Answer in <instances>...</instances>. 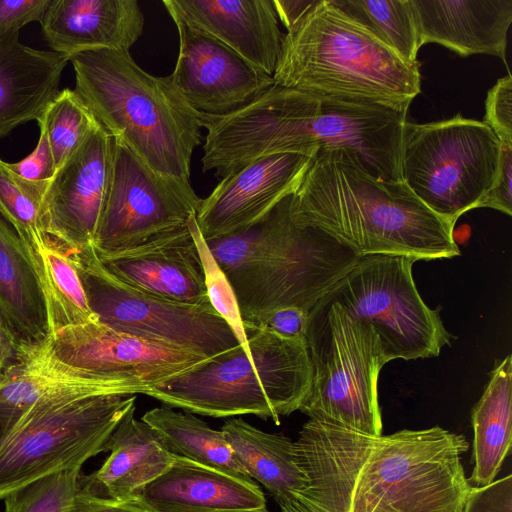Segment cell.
<instances>
[{
    "instance_id": "836d02e7",
    "label": "cell",
    "mask_w": 512,
    "mask_h": 512,
    "mask_svg": "<svg viewBox=\"0 0 512 512\" xmlns=\"http://www.w3.org/2000/svg\"><path fill=\"white\" fill-rule=\"evenodd\" d=\"M501 143L512 144V77L498 79L487 92L483 121Z\"/></svg>"
},
{
    "instance_id": "e0dca14e",
    "label": "cell",
    "mask_w": 512,
    "mask_h": 512,
    "mask_svg": "<svg viewBox=\"0 0 512 512\" xmlns=\"http://www.w3.org/2000/svg\"><path fill=\"white\" fill-rule=\"evenodd\" d=\"M97 256L110 274L135 290L179 303L211 305L188 226L126 251Z\"/></svg>"
},
{
    "instance_id": "7bdbcfd3",
    "label": "cell",
    "mask_w": 512,
    "mask_h": 512,
    "mask_svg": "<svg viewBox=\"0 0 512 512\" xmlns=\"http://www.w3.org/2000/svg\"><path fill=\"white\" fill-rule=\"evenodd\" d=\"M245 512H270L267 508H263L260 510H253V511H245Z\"/></svg>"
},
{
    "instance_id": "f546056e",
    "label": "cell",
    "mask_w": 512,
    "mask_h": 512,
    "mask_svg": "<svg viewBox=\"0 0 512 512\" xmlns=\"http://www.w3.org/2000/svg\"><path fill=\"white\" fill-rule=\"evenodd\" d=\"M37 122L46 132L57 169L98 124L79 95L71 89L59 91Z\"/></svg>"
},
{
    "instance_id": "8fae6325",
    "label": "cell",
    "mask_w": 512,
    "mask_h": 512,
    "mask_svg": "<svg viewBox=\"0 0 512 512\" xmlns=\"http://www.w3.org/2000/svg\"><path fill=\"white\" fill-rule=\"evenodd\" d=\"M98 321L121 332L214 358L240 345L211 305L162 299L110 274L93 245L67 252Z\"/></svg>"
},
{
    "instance_id": "603a6c76",
    "label": "cell",
    "mask_w": 512,
    "mask_h": 512,
    "mask_svg": "<svg viewBox=\"0 0 512 512\" xmlns=\"http://www.w3.org/2000/svg\"><path fill=\"white\" fill-rule=\"evenodd\" d=\"M68 58L22 44L19 31L0 33V138L38 121L59 93Z\"/></svg>"
},
{
    "instance_id": "d4e9b609",
    "label": "cell",
    "mask_w": 512,
    "mask_h": 512,
    "mask_svg": "<svg viewBox=\"0 0 512 512\" xmlns=\"http://www.w3.org/2000/svg\"><path fill=\"white\" fill-rule=\"evenodd\" d=\"M221 431L250 478L260 482L276 501L309 486L291 439L264 432L241 418L226 421Z\"/></svg>"
},
{
    "instance_id": "2e32d148",
    "label": "cell",
    "mask_w": 512,
    "mask_h": 512,
    "mask_svg": "<svg viewBox=\"0 0 512 512\" xmlns=\"http://www.w3.org/2000/svg\"><path fill=\"white\" fill-rule=\"evenodd\" d=\"M311 159L297 153L274 154L220 179L201 198L195 215L204 239L240 233L261 222L295 192Z\"/></svg>"
},
{
    "instance_id": "e575fe53",
    "label": "cell",
    "mask_w": 512,
    "mask_h": 512,
    "mask_svg": "<svg viewBox=\"0 0 512 512\" xmlns=\"http://www.w3.org/2000/svg\"><path fill=\"white\" fill-rule=\"evenodd\" d=\"M462 512H512L511 475L486 486H472Z\"/></svg>"
},
{
    "instance_id": "8992f818",
    "label": "cell",
    "mask_w": 512,
    "mask_h": 512,
    "mask_svg": "<svg viewBox=\"0 0 512 512\" xmlns=\"http://www.w3.org/2000/svg\"><path fill=\"white\" fill-rule=\"evenodd\" d=\"M250 353L238 345L145 395L211 417L255 415L280 423L299 410L311 384L306 339H287L244 323Z\"/></svg>"
},
{
    "instance_id": "d6a6232c",
    "label": "cell",
    "mask_w": 512,
    "mask_h": 512,
    "mask_svg": "<svg viewBox=\"0 0 512 512\" xmlns=\"http://www.w3.org/2000/svg\"><path fill=\"white\" fill-rule=\"evenodd\" d=\"M188 228L199 252L208 300L213 309L229 325L239 344L246 352L250 353L245 326L234 289L212 255L197 225L195 216L189 219Z\"/></svg>"
},
{
    "instance_id": "5b68a950",
    "label": "cell",
    "mask_w": 512,
    "mask_h": 512,
    "mask_svg": "<svg viewBox=\"0 0 512 512\" xmlns=\"http://www.w3.org/2000/svg\"><path fill=\"white\" fill-rule=\"evenodd\" d=\"M274 83L308 93L408 111L421 91L410 64L332 0H317L285 33Z\"/></svg>"
},
{
    "instance_id": "b9f144b4",
    "label": "cell",
    "mask_w": 512,
    "mask_h": 512,
    "mask_svg": "<svg viewBox=\"0 0 512 512\" xmlns=\"http://www.w3.org/2000/svg\"><path fill=\"white\" fill-rule=\"evenodd\" d=\"M18 344L14 333L0 311V373L15 361Z\"/></svg>"
},
{
    "instance_id": "4316f807",
    "label": "cell",
    "mask_w": 512,
    "mask_h": 512,
    "mask_svg": "<svg viewBox=\"0 0 512 512\" xmlns=\"http://www.w3.org/2000/svg\"><path fill=\"white\" fill-rule=\"evenodd\" d=\"M141 420L154 429L171 454L244 481H254L235 457L223 432L212 429L193 413L156 407L147 411Z\"/></svg>"
},
{
    "instance_id": "ab89813d",
    "label": "cell",
    "mask_w": 512,
    "mask_h": 512,
    "mask_svg": "<svg viewBox=\"0 0 512 512\" xmlns=\"http://www.w3.org/2000/svg\"><path fill=\"white\" fill-rule=\"evenodd\" d=\"M72 512H151L137 499L116 501L96 497L79 489L75 495Z\"/></svg>"
},
{
    "instance_id": "5bb4252c",
    "label": "cell",
    "mask_w": 512,
    "mask_h": 512,
    "mask_svg": "<svg viewBox=\"0 0 512 512\" xmlns=\"http://www.w3.org/2000/svg\"><path fill=\"white\" fill-rule=\"evenodd\" d=\"M112 146L113 137L98 123L48 183L41 228L64 251L93 245L109 188Z\"/></svg>"
},
{
    "instance_id": "9a60e30c",
    "label": "cell",
    "mask_w": 512,
    "mask_h": 512,
    "mask_svg": "<svg viewBox=\"0 0 512 512\" xmlns=\"http://www.w3.org/2000/svg\"><path fill=\"white\" fill-rule=\"evenodd\" d=\"M179 35V52L170 74L175 86L196 111L233 113L261 96L274 79L229 47L171 17Z\"/></svg>"
},
{
    "instance_id": "44dd1931",
    "label": "cell",
    "mask_w": 512,
    "mask_h": 512,
    "mask_svg": "<svg viewBox=\"0 0 512 512\" xmlns=\"http://www.w3.org/2000/svg\"><path fill=\"white\" fill-rule=\"evenodd\" d=\"M420 45L436 43L468 57L487 54L506 63L512 0H411Z\"/></svg>"
},
{
    "instance_id": "8d00e7d4",
    "label": "cell",
    "mask_w": 512,
    "mask_h": 512,
    "mask_svg": "<svg viewBox=\"0 0 512 512\" xmlns=\"http://www.w3.org/2000/svg\"><path fill=\"white\" fill-rule=\"evenodd\" d=\"M477 208H491L512 215V144L501 143L497 173Z\"/></svg>"
},
{
    "instance_id": "7402d4cb",
    "label": "cell",
    "mask_w": 512,
    "mask_h": 512,
    "mask_svg": "<svg viewBox=\"0 0 512 512\" xmlns=\"http://www.w3.org/2000/svg\"><path fill=\"white\" fill-rule=\"evenodd\" d=\"M135 409L134 405L126 412L106 440L103 452L111 453L103 465L80 476L81 491L116 501L135 500L172 464L174 455L150 425L135 418Z\"/></svg>"
},
{
    "instance_id": "3957f363",
    "label": "cell",
    "mask_w": 512,
    "mask_h": 512,
    "mask_svg": "<svg viewBox=\"0 0 512 512\" xmlns=\"http://www.w3.org/2000/svg\"><path fill=\"white\" fill-rule=\"evenodd\" d=\"M289 201L290 196L243 232L206 240L234 289L244 323L284 307L309 314L360 259L324 231L295 224Z\"/></svg>"
},
{
    "instance_id": "ac0fdd59",
    "label": "cell",
    "mask_w": 512,
    "mask_h": 512,
    "mask_svg": "<svg viewBox=\"0 0 512 512\" xmlns=\"http://www.w3.org/2000/svg\"><path fill=\"white\" fill-rule=\"evenodd\" d=\"M171 17L220 41L273 76L284 35L273 0H163Z\"/></svg>"
},
{
    "instance_id": "4dcf8cb0",
    "label": "cell",
    "mask_w": 512,
    "mask_h": 512,
    "mask_svg": "<svg viewBox=\"0 0 512 512\" xmlns=\"http://www.w3.org/2000/svg\"><path fill=\"white\" fill-rule=\"evenodd\" d=\"M49 182L22 179L0 159V215L16 230L30 248L44 235L40 206Z\"/></svg>"
},
{
    "instance_id": "7c38bea8",
    "label": "cell",
    "mask_w": 512,
    "mask_h": 512,
    "mask_svg": "<svg viewBox=\"0 0 512 512\" xmlns=\"http://www.w3.org/2000/svg\"><path fill=\"white\" fill-rule=\"evenodd\" d=\"M201 198L190 182L159 174L113 138L111 176L93 247L126 251L186 228Z\"/></svg>"
},
{
    "instance_id": "ffe728a7",
    "label": "cell",
    "mask_w": 512,
    "mask_h": 512,
    "mask_svg": "<svg viewBox=\"0 0 512 512\" xmlns=\"http://www.w3.org/2000/svg\"><path fill=\"white\" fill-rule=\"evenodd\" d=\"M136 499L151 512H245L266 508L264 494L254 481L176 455Z\"/></svg>"
},
{
    "instance_id": "1f68e13d",
    "label": "cell",
    "mask_w": 512,
    "mask_h": 512,
    "mask_svg": "<svg viewBox=\"0 0 512 512\" xmlns=\"http://www.w3.org/2000/svg\"><path fill=\"white\" fill-rule=\"evenodd\" d=\"M81 468L52 473L3 497L4 512H72Z\"/></svg>"
},
{
    "instance_id": "6da1fadb",
    "label": "cell",
    "mask_w": 512,
    "mask_h": 512,
    "mask_svg": "<svg viewBox=\"0 0 512 512\" xmlns=\"http://www.w3.org/2000/svg\"><path fill=\"white\" fill-rule=\"evenodd\" d=\"M309 486L331 512H462L469 443L439 426L372 436L310 419L295 442Z\"/></svg>"
},
{
    "instance_id": "74e56055",
    "label": "cell",
    "mask_w": 512,
    "mask_h": 512,
    "mask_svg": "<svg viewBox=\"0 0 512 512\" xmlns=\"http://www.w3.org/2000/svg\"><path fill=\"white\" fill-rule=\"evenodd\" d=\"M50 0H0V33L19 31L30 22H41Z\"/></svg>"
},
{
    "instance_id": "f1b7e54d",
    "label": "cell",
    "mask_w": 512,
    "mask_h": 512,
    "mask_svg": "<svg viewBox=\"0 0 512 512\" xmlns=\"http://www.w3.org/2000/svg\"><path fill=\"white\" fill-rule=\"evenodd\" d=\"M405 62L417 63L421 47L411 0H332Z\"/></svg>"
},
{
    "instance_id": "277c9868",
    "label": "cell",
    "mask_w": 512,
    "mask_h": 512,
    "mask_svg": "<svg viewBox=\"0 0 512 512\" xmlns=\"http://www.w3.org/2000/svg\"><path fill=\"white\" fill-rule=\"evenodd\" d=\"M69 61L74 91L98 123L154 171L190 182L192 154L201 143L200 112L171 76L149 74L127 50L89 51Z\"/></svg>"
},
{
    "instance_id": "d590c367",
    "label": "cell",
    "mask_w": 512,
    "mask_h": 512,
    "mask_svg": "<svg viewBox=\"0 0 512 512\" xmlns=\"http://www.w3.org/2000/svg\"><path fill=\"white\" fill-rule=\"evenodd\" d=\"M35 149L25 158L8 163L11 171L24 180L36 183L49 182L55 175L57 168L46 132L42 126Z\"/></svg>"
},
{
    "instance_id": "d6986e66",
    "label": "cell",
    "mask_w": 512,
    "mask_h": 512,
    "mask_svg": "<svg viewBox=\"0 0 512 512\" xmlns=\"http://www.w3.org/2000/svg\"><path fill=\"white\" fill-rule=\"evenodd\" d=\"M40 23L51 51L70 60L95 50L129 51L144 15L136 0H50Z\"/></svg>"
},
{
    "instance_id": "4fadbf2b",
    "label": "cell",
    "mask_w": 512,
    "mask_h": 512,
    "mask_svg": "<svg viewBox=\"0 0 512 512\" xmlns=\"http://www.w3.org/2000/svg\"><path fill=\"white\" fill-rule=\"evenodd\" d=\"M64 362L146 394L211 358L115 330L100 321L69 326L50 336Z\"/></svg>"
},
{
    "instance_id": "60d3db41",
    "label": "cell",
    "mask_w": 512,
    "mask_h": 512,
    "mask_svg": "<svg viewBox=\"0 0 512 512\" xmlns=\"http://www.w3.org/2000/svg\"><path fill=\"white\" fill-rule=\"evenodd\" d=\"M317 0H273L278 19L289 31Z\"/></svg>"
},
{
    "instance_id": "52a82bcc",
    "label": "cell",
    "mask_w": 512,
    "mask_h": 512,
    "mask_svg": "<svg viewBox=\"0 0 512 512\" xmlns=\"http://www.w3.org/2000/svg\"><path fill=\"white\" fill-rule=\"evenodd\" d=\"M311 384L299 410L310 419L379 436L378 377L388 363L374 327L323 297L310 310Z\"/></svg>"
},
{
    "instance_id": "f35d334b",
    "label": "cell",
    "mask_w": 512,
    "mask_h": 512,
    "mask_svg": "<svg viewBox=\"0 0 512 512\" xmlns=\"http://www.w3.org/2000/svg\"><path fill=\"white\" fill-rule=\"evenodd\" d=\"M252 325L268 330L283 338L305 339L308 313L297 307L279 308Z\"/></svg>"
},
{
    "instance_id": "83f0119b",
    "label": "cell",
    "mask_w": 512,
    "mask_h": 512,
    "mask_svg": "<svg viewBox=\"0 0 512 512\" xmlns=\"http://www.w3.org/2000/svg\"><path fill=\"white\" fill-rule=\"evenodd\" d=\"M29 250L43 292L49 337L63 328L98 320L68 253L45 235Z\"/></svg>"
},
{
    "instance_id": "7a4b0ae2",
    "label": "cell",
    "mask_w": 512,
    "mask_h": 512,
    "mask_svg": "<svg viewBox=\"0 0 512 512\" xmlns=\"http://www.w3.org/2000/svg\"><path fill=\"white\" fill-rule=\"evenodd\" d=\"M289 214L295 224L324 231L359 257L460 255L451 224L403 181L373 176L347 149L318 151L290 196Z\"/></svg>"
},
{
    "instance_id": "9c48e42d",
    "label": "cell",
    "mask_w": 512,
    "mask_h": 512,
    "mask_svg": "<svg viewBox=\"0 0 512 512\" xmlns=\"http://www.w3.org/2000/svg\"><path fill=\"white\" fill-rule=\"evenodd\" d=\"M501 142L484 122L452 118L404 124L401 180L453 227L478 207L497 173Z\"/></svg>"
},
{
    "instance_id": "ba28073f",
    "label": "cell",
    "mask_w": 512,
    "mask_h": 512,
    "mask_svg": "<svg viewBox=\"0 0 512 512\" xmlns=\"http://www.w3.org/2000/svg\"><path fill=\"white\" fill-rule=\"evenodd\" d=\"M136 396L42 398L26 408L0 442V498L43 476L81 468L103 446Z\"/></svg>"
},
{
    "instance_id": "30bf717a",
    "label": "cell",
    "mask_w": 512,
    "mask_h": 512,
    "mask_svg": "<svg viewBox=\"0 0 512 512\" xmlns=\"http://www.w3.org/2000/svg\"><path fill=\"white\" fill-rule=\"evenodd\" d=\"M416 261L402 255L360 257L324 296L374 327L387 362L436 357L450 343L440 309L419 295L412 274Z\"/></svg>"
},
{
    "instance_id": "484cf974",
    "label": "cell",
    "mask_w": 512,
    "mask_h": 512,
    "mask_svg": "<svg viewBox=\"0 0 512 512\" xmlns=\"http://www.w3.org/2000/svg\"><path fill=\"white\" fill-rule=\"evenodd\" d=\"M512 358L507 355L490 373L484 392L472 409L474 431L470 477L476 486L493 482L511 448Z\"/></svg>"
},
{
    "instance_id": "cb8c5ba5",
    "label": "cell",
    "mask_w": 512,
    "mask_h": 512,
    "mask_svg": "<svg viewBox=\"0 0 512 512\" xmlns=\"http://www.w3.org/2000/svg\"><path fill=\"white\" fill-rule=\"evenodd\" d=\"M0 311L18 343L49 338L43 292L31 252L1 215Z\"/></svg>"
}]
</instances>
